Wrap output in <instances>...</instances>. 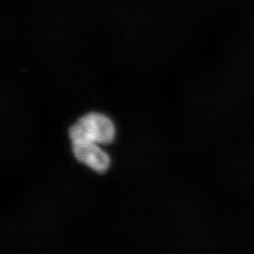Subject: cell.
<instances>
[{
	"label": "cell",
	"instance_id": "1",
	"mask_svg": "<svg viewBox=\"0 0 254 254\" xmlns=\"http://www.w3.org/2000/svg\"><path fill=\"white\" fill-rule=\"evenodd\" d=\"M72 144H110L116 136L113 122L104 114L91 112L79 119L69 131Z\"/></svg>",
	"mask_w": 254,
	"mask_h": 254
},
{
	"label": "cell",
	"instance_id": "2",
	"mask_svg": "<svg viewBox=\"0 0 254 254\" xmlns=\"http://www.w3.org/2000/svg\"><path fill=\"white\" fill-rule=\"evenodd\" d=\"M72 145L73 155L80 163L95 173H105L109 171L111 158L100 145L93 143H76Z\"/></svg>",
	"mask_w": 254,
	"mask_h": 254
}]
</instances>
